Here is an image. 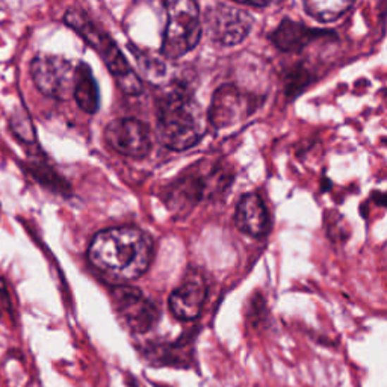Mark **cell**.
<instances>
[{
  "instance_id": "1",
  "label": "cell",
  "mask_w": 387,
  "mask_h": 387,
  "mask_svg": "<svg viewBox=\"0 0 387 387\" xmlns=\"http://www.w3.org/2000/svg\"><path fill=\"white\" fill-rule=\"evenodd\" d=\"M153 251V239L142 230L112 227L92 238L88 259L104 277L123 283L141 277L149 269Z\"/></svg>"
},
{
  "instance_id": "2",
  "label": "cell",
  "mask_w": 387,
  "mask_h": 387,
  "mask_svg": "<svg viewBox=\"0 0 387 387\" xmlns=\"http://www.w3.org/2000/svg\"><path fill=\"white\" fill-rule=\"evenodd\" d=\"M158 104V138L171 150L191 149L204 133L203 115L194 100L190 87L183 82L166 88Z\"/></svg>"
},
{
  "instance_id": "3",
  "label": "cell",
  "mask_w": 387,
  "mask_h": 387,
  "mask_svg": "<svg viewBox=\"0 0 387 387\" xmlns=\"http://www.w3.org/2000/svg\"><path fill=\"white\" fill-rule=\"evenodd\" d=\"M64 23L97 51L125 94H138L142 91L140 78L135 75L115 41L106 32H103V29L94 23L85 11L70 8L64 14Z\"/></svg>"
},
{
  "instance_id": "4",
  "label": "cell",
  "mask_w": 387,
  "mask_h": 387,
  "mask_svg": "<svg viewBox=\"0 0 387 387\" xmlns=\"http://www.w3.org/2000/svg\"><path fill=\"white\" fill-rule=\"evenodd\" d=\"M166 27L162 41V55L179 59L200 43L203 25L200 9L191 0H173L165 4Z\"/></svg>"
},
{
  "instance_id": "5",
  "label": "cell",
  "mask_w": 387,
  "mask_h": 387,
  "mask_svg": "<svg viewBox=\"0 0 387 387\" xmlns=\"http://www.w3.org/2000/svg\"><path fill=\"white\" fill-rule=\"evenodd\" d=\"M111 301L115 315L130 334L150 333L161 319L159 307L145 297L138 288L129 285L113 286Z\"/></svg>"
},
{
  "instance_id": "6",
  "label": "cell",
  "mask_w": 387,
  "mask_h": 387,
  "mask_svg": "<svg viewBox=\"0 0 387 387\" xmlns=\"http://www.w3.org/2000/svg\"><path fill=\"white\" fill-rule=\"evenodd\" d=\"M30 78L35 88L49 99L66 102L73 97L76 66L73 62L49 54H38L30 61Z\"/></svg>"
},
{
  "instance_id": "7",
  "label": "cell",
  "mask_w": 387,
  "mask_h": 387,
  "mask_svg": "<svg viewBox=\"0 0 387 387\" xmlns=\"http://www.w3.org/2000/svg\"><path fill=\"white\" fill-rule=\"evenodd\" d=\"M198 328L186 331L176 340L145 342L138 347L141 360L150 368H170L179 371H198L195 342Z\"/></svg>"
},
{
  "instance_id": "8",
  "label": "cell",
  "mask_w": 387,
  "mask_h": 387,
  "mask_svg": "<svg viewBox=\"0 0 387 387\" xmlns=\"http://www.w3.org/2000/svg\"><path fill=\"white\" fill-rule=\"evenodd\" d=\"M207 30L212 39L223 46L242 43L253 26L251 17L242 8L228 4H216L206 14Z\"/></svg>"
},
{
  "instance_id": "9",
  "label": "cell",
  "mask_w": 387,
  "mask_h": 387,
  "mask_svg": "<svg viewBox=\"0 0 387 387\" xmlns=\"http://www.w3.org/2000/svg\"><path fill=\"white\" fill-rule=\"evenodd\" d=\"M104 140L111 149L129 158H144L152 150L149 128L135 118H121L108 124Z\"/></svg>"
},
{
  "instance_id": "10",
  "label": "cell",
  "mask_w": 387,
  "mask_h": 387,
  "mask_svg": "<svg viewBox=\"0 0 387 387\" xmlns=\"http://www.w3.org/2000/svg\"><path fill=\"white\" fill-rule=\"evenodd\" d=\"M207 298V285L198 271H191L180 286H177L168 298L173 317L183 322H192L202 315Z\"/></svg>"
},
{
  "instance_id": "11",
  "label": "cell",
  "mask_w": 387,
  "mask_h": 387,
  "mask_svg": "<svg viewBox=\"0 0 387 387\" xmlns=\"http://www.w3.org/2000/svg\"><path fill=\"white\" fill-rule=\"evenodd\" d=\"M253 97H245V94L238 87L226 85L219 87L211 103V109H209V120L218 129L228 128L240 120H244L247 115L253 111Z\"/></svg>"
},
{
  "instance_id": "12",
  "label": "cell",
  "mask_w": 387,
  "mask_h": 387,
  "mask_svg": "<svg viewBox=\"0 0 387 387\" xmlns=\"http://www.w3.org/2000/svg\"><path fill=\"white\" fill-rule=\"evenodd\" d=\"M35 152H30L27 159L17 161L18 166L22 168L23 173H26L30 179H34L39 186H43L44 190L68 197L71 194L70 183L62 177L54 166L49 164L46 158H43V152L35 145Z\"/></svg>"
},
{
  "instance_id": "13",
  "label": "cell",
  "mask_w": 387,
  "mask_h": 387,
  "mask_svg": "<svg viewBox=\"0 0 387 387\" xmlns=\"http://www.w3.org/2000/svg\"><path fill=\"white\" fill-rule=\"evenodd\" d=\"M328 35L333 37L334 34L322 29H312L305 23L285 18L274 32L271 34V41H273L277 49L283 51H301L315 39Z\"/></svg>"
},
{
  "instance_id": "14",
  "label": "cell",
  "mask_w": 387,
  "mask_h": 387,
  "mask_svg": "<svg viewBox=\"0 0 387 387\" xmlns=\"http://www.w3.org/2000/svg\"><path fill=\"white\" fill-rule=\"evenodd\" d=\"M235 221L240 232H244L253 238H260L268 232L269 218L266 207L259 194H247L236 207Z\"/></svg>"
},
{
  "instance_id": "15",
  "label": "cell",
  "mask_w": 387,
  "mask_h": 387,
  "mask_svg": "<svg viewBox=\"0 0 387 387\" xmlns=\"http://www.w3.org/2000/svg\"><path fill=\"white\" fill-rule=\"evenodd\" d=\"M78 106L87 113H96L100 106V96L97 82L92 76L90 66L85 62H79L76 66L75 91H73Z\"/></svg>"
},
{
  "instance_id": "16",
  "label": "cell",
  "mask_w": 387,
  "mask_h": 387,
  "mask_svg": "<svg viewBox=\"0 0 387 387\" xmlns=\"http://www.w3.org/2000/svg\"><path fill=\"white\" fill-rule=\"evenodd\" d=\"M8 130L13 133V137L18 140L27 147H34L38 144L37 141V129L26 104L22 102L8 115Z\"/></svg>"
},
{
  "instance_id": "17",
  "label": "cell",
  "mask_w": 387,
  "mask_h": 387,
  "mask_svg": "<svg viewBox=\"0 0 387 387\" xmlns=\"http://www.w3.org/2000/svg\"><path fill=\"white\" fill-rule=\"evenodd\" d=\"M204 194L203 190V180L200 177H186L180 182H176L171 190L168 191V207L179 209L182 211L183 207H191L198 200H200L202 195Z\"/></svg>"
},
{
  "instance_id": "18",
  "label": "cell",
  "mask_w": 387,
  "mask_h": 387,
  "mask_svg": "<svg viewBox=\"0 0 387 387\" xmlns=\"http://www.w3.org/2000/svg\"><path fill=\"white\" fill-rule=\"evenodd\" d=\"M351 8H352V4L343 2V0H330V2L309 0V2L305 4V9L307 11V14L324 23L334 22V20L342 17Z\"/></svg>"
},
{
  "instance_id": "19",
  "label": "cell",
  "mask_w": 387,
  "mask_h": 387,
  "mask_svg": "<svg viewBox=\"0 0 387 387\" xmlns=\"http://www.w3.org/2000/svg\"><path fill=\"white\" fill-rule=\"evenodd\" d=\"M129 47H130L132 54L137 56L138 64L142 68V71L145 73V76H147L150 80H159L161 78H164L166 75L165 73L166 67L159 58H156L154 55L149 54V51L140 50L137 46L129 44Z\"/></svg>"
},
{
  "instance_id": "20",
  "label": "cell",
  "mask_w": 387,
  "mask_h": 387,
  "mask_svg": "<svg viewBox=\"0 0 387 387\" xmlns=\"http://www.w3.org/2000/svg\"><path fill=\"white\" fill-rule=\"evenodd\" d=\"M0 309H2V312H6L13 321L16 319V309L13 302L11 289H9L6 278L2 276H0Z\"/></svg>"
},
{
  "instance_id": "21",
  "label": "cell",
  "mask_w": 387,
  "mask_h": 387,
  "mask_svg": "<svg viewBox=\"0 0 387 387\" xmlns=\"http://www.w3.org/2000/svg\"><path fill=\"white\" fill-rule=\"evenodd\" d=\"M124 386L125 387H141L137 375H133L130 372H124Z\"/></svg>"
},
{
  "instance_id": "22",
  "label": "cell",
  "mask_w": 387,
  "mask_h": 387,
  "mask_svg": "<svg viewBox=\"0 0 387 387\" xmlns=\"http://www.w3.org/2000/svg\"><path fill=\"white\" fill-rule=\"evenodd\" d=\"M149 383H150L152 387H173V386H170V384L159 383V381H153V380H149Z\"/></svg>"
},
{
  "instance_id": "23",
  "label": "cell",
  "mask_w": 387,
  "mask_h": 387,
  "mask_svg": "<svg viewBox=\"0 0 387 387\" xmlns=\"http://www.w3.org/2000/svg\"><path fill=\"white\" fill-rule=\"evenodd\" d=\"M2 318H4V312H2V309H0V319Z\"/></svg>"
},
{
  "instance_id": "24",
  "label": "cell",
  "mask_w": 387,
  "mask_h": 387,
  "mask_svg": "<svg viewBox=\"0 0 387 387\" xmlns=\"http://www.w3.org/2000/svg\"><path fill=\"white\" fill-rule=\"evenodd\" d=\"M0 211H2V204H0Z\"/></svg>"
}]
</instances>
